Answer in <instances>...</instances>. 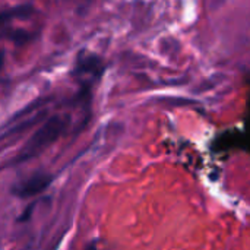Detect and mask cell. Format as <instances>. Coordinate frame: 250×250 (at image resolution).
<instances>
[{"mask_svg": "<svg viewBox=\"0 0 250 250\" xmlns=\"http://www.w3.org/2000/svg\"><path fill=\"white\" fill-rule=\"evenodd\" d=\"M51 183H53V176L51 174H47V173H35L34 176H31V177H28V179H25V180L13 185L12 189H10V192L16 198L26 199V198H32V196L40 195Z\"/></svg>", "mask_w": 250, "mask_h": 250, "instance_id": "cell-2", "label": "cell"}, {"mask_svg": "<svg viewBox=\"0 0 250 250\" xmlns=\"http://www.w3.org/2000/svg\"><path fill=\"white\" fill-rule=\"evenodd\" d=\"M69 117L64 114H54L48 117L45 123L25 142L22 149L10 160L9 166H19L40 155L44 149H47L63 135Z\"/></svg>", "mask_w": 250, "mask_h": 250, "instance_id": "cell-1", "label": "cell"}]
</instances>
